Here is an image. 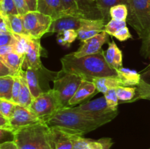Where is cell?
Segmentation results:
<instances>
[{"label": "cell", "mask_w": 150, "mask_h": 149, "mask_svg": "<svg viewBox=\"0 0 150 149\" xmlns=\"http://www.w3.org/2000/svg\"><path fill=\"white\" fill-rule=\"evenodd\" d=\"M16 42V37L11 32H0V46H13Z\"/></svg>", "instance_id": "37"}, {"label": "cell", "mask_w": 150, "mask_h": 149, "mask_svg": "<svg viewBox=\"0 0 150 149\" xmlns=\"http://www.w3.org/2000/svg\"><path fill=\"white\" fill-rule=\"evenodd\" d=\"M136 87L120 86L117 88V93L119 100L122 102H130L134 99L136 93Z\"/></svg>", "instance_id": "31"}, {"label": "cell", "mask_w": 150, "mask_h": 149, "mask_svg": "<svg viewBox=\"0 0 150 149\" xmlns=\"http://www.w3.org/2000/svg\"><path fill=\"white\" fill-rule=\"evenodd\" d=\"M126 22L127 21H120V20L111 19L109 22H108L105 24L104 31L109 35H111V36H114V34L116 32H117L119 30L122 29V28L127 26H126V24H127Z\"/></svg>", "instance_id": "33"}, {"label": "cell", "mask_w": 150, "mask_h": 149, "mask_svg": "<svg viewBox=\"0 0 150 149\" xmlns=\"http://www.w3.org/2000/svg\"><path fill=\"white\" fill-rule=\"evenodd\" d=\"M73 149H110L113 145L111 138L105 137L99 140L84 138L81 135L70 134Z\"/></svg>", "instance_id": "12"}, {"label": "cell", "mask_w": 150, "mask_h": 149, "mask_svg": "<svg viewBox=\"0 0 150 149\" xmlns=\"http://www.w3.org/2000/svg\"><path fill=\"white\" fill-rule=\"evenodd\" d=\"M37 11L50 16L53 20L67 15L61 0H38Z\"/></svg>", "instance_id": "16"}, {"label": "cell", "mask_w": 150, "mask_h": 149, "mask_svg": "<svg viewBox=\"0 0 150 149\" xmlns=\"http://www.w3.org/2000/svg\"><path fill=\"white\" fill-rule=\"evenodd\" d=\"M95 1L103 19L106 23L111 19L109 13L111 7L117 4H126L127 3L126 0H96Z\"/></svg>", "instance_id": "25"}, {"label": "cell", "mask_w": 150, "mask_h": 149, "mask_svg": "<svg viewBox=\"0 0 150 149\" xmlns=\"http://www.w3.org/2000/svg\"><path fill=\"white\" fill-rule=\"evenodd\" d=\"M43 52H45V51L41 46L40 39H32L30 37L29 48L25 55L23 67H26V69L32 68L38 71L46 70L42 65L40 59Z\"/></svg>", "instance_id": "10"}, {"label": "cell", "mask_w": 150, "mask_h": 149, "mask_svg": "<svg viewBox=\"0 0 150 149\" xmlns=\"http://www.w3.org/2000/svg\"><path fill=\"white\" fill-rule=\"evenodd\" d=\"M105 58L108 64L115 70L122 67V53L114 41L108 42V48L105 51Z\"/></svg>", "instance_id": "21"}, {"label": "cell", "mask_w": 150, "mask_h": 149, "mask_svg": "<svg viewBox=\"0 0 150 149\" xmlns=\"http://www.w3.org/2000/svg\"><path fill=\"white\" fill-rule=\"evenodd\" d=\"M22 16L25 30L32 39H40L45 34L48 33L54 20L51 17L38 11H29Z\"/></svg>", "instance_id": "7"}, {"label": "cell", "mask_w": 150, "mask_h": 149, "mask_svg": "<svg viewBox=\"0 0 150 149\" xmlns=\"http://www.w3.org/2000/svg\"><path fill=\"white\" fill-rule=\"evenodd\" d=\"M30 11H37L38 10V0H25Z\"/></svg>", "instance_id": "43"}, {"label": "cell", "mask_w": 150, "mask_h": 149, "mask_svg": "<svg viewBox=\"0 0 150 149\" xmlns=\"http://www.w3.org/2000/svg\"><path fill=\"white\" fill-rule=\"evenodd\" d=\"M49 127L45 122L20 129L13 133L18 149H52L48 139Z\"/></svg>", "instance_id": "4"}, {"label": "cell", "mask_w": 150, "mask_h": 149, "mask_svg": "<svg viewBox=\"0 0 150 149\" xmlns=\"http://www.w3.org/2000/svg\"><path fill=\"white\" fill-rule=\"evenodd\" d=\"M14 77L7 75L0 77V98L12 101Z\"/></svg>", "instance_id": "26"}, {"label": "cell", "mask_w": 150, "mask_h": 149, "mask_svg": "<svg viewBox=\"0 0 150 149\" xmlns=\"http://www.w3.org/2000/svg\"><path fill=\"white\" fill-rule=\"evenodd\" d=\"M83 79L81 76L62 70L57 72L53 89L57 91L63 108L69 107V102L80 86Z\"/></svg>", "instance_id": "6"}, {"label": "cell", "mask_w": 150, "mask_h": 149, "mask_svg": "<svg viewBox=\"0 0 150 149\" xmlns=\"http://www.w3.org/2000/svg\"><path fill=\"white\" fill-rule=\"evenodd\" d=\"M16 105L17 104L13 101L0 98V114L10 119L14 113Z\"/></svg>", "instance_id": "32"}, {"label": "cell", "mask_w": 150, "mask_h": 149, "mask_svg": "<svg viewBox=\"0 0 150 149\" xmlns=\"http://www.w3.org/2000/svg\"><path fill=\"white\" fill-rule=\"evenodd\" d=\"M73 108L75 110L83 112L94 118H104L108 117L115 118L118 115V110L108 107L104 96Z\"/></svg>", "instance_id": "8"}, {"label": "cell", "mask_w": 150, "mask_h": 149, "mask_svg": "<svg viewBox=\"0 0 150 149\" xmlns=\"http://www.w3.org/2000/svg\"><path fill=\"white\" fill-rule=\"evenodd\" d=\"M78 9L83 16L86 19H103L100 12L97 7L96 1L94 0H76Z\"/></svg>", "instance_id": "18"}, {"label": "cell", "mask_w": 150, "mask_h": 149, "mask_svg": "<svg viewBox=\"0 0 150 149\" xmlns=\"http://www.w3.org/2000/svg\"><path fill=\"white\" fill-rule=\"evenodd\" d=\"M61 1L64 10L67 15L83 18V16L81 15L79 9H78L76 0H61Z\"/></svg>", "instance_id": "35"}, {"label": "cell", "mask_w": 150, "mask_h": 149, "mask_svg": "<svg viewBox=\"0 0 150 149\" xmlns=\"http://www.w3.org/2000/svg\"><path fill=\"white\" fill-rule=\"evenodd\" d=\"M98 92L104 93L110 89H117L120 86H126L124 82L118 77H96L92 80Z\"/></svg>", "instance_id": "20"}, {"label": "cell", "mask_w": 150, "mask_h": 149, "mask_svg": "<svg viewBox=\"0 0 150 149\" xmlns=\"http://www.w3.org/2000/svg\"><path fill=\"white\" fill-rule=\"evenodd\" d=\"M127 21L142 39V51H150V0H126Z\"/></svg>", "instance_id": "3"}, {"label": "cell", "mask_w": 150, "mask_h": 149, "mask_svg": "<svg viewBox=\"0 0 150 149\" xmlns=\"http://www.w3.org/2000/svg\"><path fill=\"white\" fill-rule=\"evenodd\" d=\"M13 1L17 7L18 14L21 15H24L25 14L30 11L25 0H13Z\"/></svg>", "instance_id": "40"}, {"label": "cell", "mask_w": 150, "mask_h": 149, "mask_svg": "<svg viewBox=\"0 0 150 149\" xmlns=\"http://www.w3.org/2000/svg\"><path fill=\"white\" fill-rule=\"evenodd\" d=\"M0 149H18L17 145L13 140L6 141L0 144Z\"/></svg>", "instance_id": "42"}, {"label": "cell", "mask_w": 150, "mask_h": 149, "mask_svg": "<svg viewBox=\"0 0 150 149\" xmlns=\"http://www.w3.org/2000/svg\"><path fill=\"white\" fill-rule=\"evenodd\" d=\"M109 13L111 19L120 21H127L128 8L126 4H117L111 7Z\"/></svg>", "instance_id": "29"}, {"label": "cell", "mask_w": 150, "mask_h": 149, "mask_svg": "<svg viewBox=\"0 0 150 149\" xmlns=\"http://www.w3.org/2000/svg\"><path fill=\"white\" fill-rule=\"evenodd\" d=\"M94 1H96V0H94Z\"/></svg>", "instance_id": "48"}, {"label": "cell", "mask_w": 150, "mask_h": 149, "mask_svg": "<svg viewBox=\"0 0 150 149\" xmlns=\"http://www.w3.org/2000/svg\"><path fill=\"white\" fill-rule=\"evenodd\" d=\"M62 108L58 93L54 89H51L35 98L29 110L37 117L45 121L46 118Z\"/></svg>", "instance_id": "5"}, {"label": "cell", "mask_w": 150, "mask_h": 149, "mask_svg": "<svg viewBox=\"0 0 150 149\" xmlns=\"http://www.w3.org/2000/svg\"><path fill=\"white\" fill-rule=\"evenodd\" d=\"M7 16H8L9 23H10L12 33L14 34L29 37L26 30H25L23 16L21 15H10Z\"/></svg>", "instance_id": "27"}, {"label": "cell", "mask_w": 150, "mask_h": 149, "mask_svg": "<svg viewBox=\"0 0 150 149\" xmlns=\"http://www.w3.org/2000/svg\"><path fill=\"white\" fill-rule=\"evenodd\" d=\"M42 70H35L32 68H26V78L28 86L33 98H37L44 91L40 85V72Z\"/></svg>", "instance_id": "22"}, {"label": "cell", "mask_w": 150, "mask_h": 149, "mask_svg": "<svg viewBox=\"0 0 150 149\" xmlns=\"http://www.w3.org/2000/svg\"><path fill=\"white\" fill-rule=\"evenodd\" d=\"M10 121L14 132L23 127L39 124L44 121L43 120L40 119L35 114L32 113L29 108H25L18 104L16 107L14 113Z\"/></svg>", "instance_id": "9"}, {"label": "cell", "mask_w": 150, "mask_h": 149, "mask_svg": "<svg viewBox=\"0 0 150 149\" xmlns=\"http://www.w3.org/2000/svg\"><path fill=\"white\" fill-rule=\"evenodd\" d=\"M2 1V0H0V1Z\"/></svg>", "instance_id": "47"}, {"label": "cell", "mask_w": 150, "mask_h": 149, "mask_svg": "<svg viewBox=\"0 0 150 149\" xmlns=\"http://www.w3.org/2000/svg\"><path fill=\"white\" fill-rule=\"evenodd\" d=\"M113 119L112 117L94 118L83 112L75 110L73 108L66 107L46 118L45 122L48 127H59L70 134L83 136Z\"/></svg>", "instance_id": "2"}, {"label": "cell", "mask_w": 150, "mask_h": 149, "mask_svg": "<svg viewBox=\"0 0 150 149\" xmlns=\"http://www.w3.org/2000/svg\"><path fill=\"white\" fill-rule=\"evenodd\" d=\"M17 75L19 76L21 83V89L20 96H19L18 101V105L29 108L32 104V101H33L34 98L31 93L29 86H28L26 78V72L23 69V70H21L20 72Z\"/></svg>", "instance_id": "23"}, {"label": "cell", "mask_w": 150, "mask_h": 149, "mask_svg": "<svg viewBox=\"0 0 150 149\" xmlns=\"http://www.w3.org/2000/svg\"><path fill=\"white\" fill-rule=\"evenodd\" d=\"M61 63L63 72L78 74L88 81H92L96 77L118 76L117 70L107 62L103 50L81 58L74 56L71 53L63 56Z\"/></svg>", "instance_id": "1"}, {"label": "cell", "mask_w": 150, "mask_h": 149, "mask_svg": "<svg viewBox=\"0 0 150 149\" xmlns=\"http://www.w3.org/2000/svg\"><path fill=\"white\" fill-rule=\"evenodd\" d=\"M25 56L16 52H11L4 56H0V61L5 64L10 71V75L16 76L23 70Z\"/></svg>", "instance_id": "17"}, {"label": "cell", "mask_w": 150, "mask_h": 149, "mask_svg": "<svg viewBox=\"0 0 150 149\" xmlns=\"http://www.w3.org/2000/svg\"><path fill=\"white\" fill-rule=\"evenodd\" d=\"M14 52V49L12 45H7V46H0V56H4L9 53Z\"/></svg>", "instance_id": "45"}, {"label": "cell", "mask_w": 150, "mask_h": 149, "mask_svg": "<svg viewBox=\"0 0 150 149\" xmlns=\"http://www.w3.org/2000/svg\"><path fill=\"white\" fill-rule=\"evenodd\" d=\"M48 139L52 149H73L70 133L56 127H49Z\"/></svg>", "instance_id": "13"}, {"label": "cell", "mask_w": 150, "mask_h": 149, "mask_svg": "<svg viewBox=\"0 0 150 149\" xmlns=\"http://www.w3.org/2000/svg\"><path fill=\"white\" fill-rule=\"evenodd\" d=\"M15 37H16V42L13 45L14 52L21 56H25L29 48L30 37L18 34H15Z\"/></svg>", "instance_id": "30"}, {"label": "cell", "mask_w": 150, "mask_h": 149, "mask_svg": "<svg viewBox=\"0 0 150 149\" xmlns=\"http://www.w3.org/2000/svg\"><path fill=\"white\" fill-rule=\"evenodd\" d=\"M0 129L6 130V131H9L12 133L14 132V130L12 127L10 119L4 117V115H1V114H0Z\"/></svg>", "instance_id": "41"}, {"label": "cell", "mask_w": 150, "mask_h": 149, "mask_svg": "<svg viewBox=\"0 0 150 149\" xmlns=\"http://www.w3.org/2000/svg\"><path fill=\"white\" fill-rule=\"evenodd\" d=\"M13 77H14V84H13V93H12V101L18 104L21 93V83L20 77L18 75L13 76Z\"/></svg>", "instance_id": "38"}, {"label": "cell", "mask_w": 150, "mask_h": 149, "mask_svg": "<svg viewBox=\"0 0 150 149\" xmlns=\"http://www.w3.org/2000/svg\"><path fill=\"white\" fill-rule=\"evenodd\" d=\"M149 44H150V35H149Z\"/></svg>", "instance_id": "46"}, {"label": "cell", "mask_w": 150, "mask_h": 149, "mask_svg": "<svg viewBox=\"0 0 150 149\" xmlns=\"http://www.w3.org/2000/svg\"><path fill=\"white\" fill-rule=\"evenodd\" d=\"M0 13L7 15H19L13 0H2L0 1Z\"/></svg>", "instance_id": "34"}, {"label": "cell", "mask_w": 150, "mask_h": 149, "mask_svg": "<svg viewBox=\"0 0 150 149\" xmlns=\"http://www.w3.org/2000/svg\"><path fill=\"white\" fill-rule=\"evenodd\" d=\"M78 38V33L76 30L69 29L64 30L57 34V42L62 46H70L72 42Z\"/></svg>", "instance_id": "28"}, {"label": "cell", "mask_w": 150, "mask_h": 149, "mask_svg": "<svg viewBox=\"0 0 150 149\" xmlns=\"http://www.w3.org/2000/svg\"><path fill=\"white\" fill-rule=\"evenodd\" d=\"M86 19L79 16L67 15L53 20L48 33H59L69 29L77 31L83 26Z\"/></svg>", "instance_id": "14"}, {"label": "cell", "mask_w": 150, "mask_h": 149, "mask_svg": "<svg viewBox=\"0 0 150 149\" xmlns=\"http://www.w3.org/2000/svg\"><path fill=\"white\" fill-rule=\"evenodd\" d=\"M117 72L118 77L124 82L126 86L139 85L142 80L141 74L131 69L122 67L117 70Z\"/></svg>", "instance_id": "24"}, {"label": "cell", "mask_w": 150, "mask_h": 149, "mask_svg": "<svg viewBox=\"0 0 150 149\" xmlns=\"http://www.w3.org/2000/svg\"><path fill=\"white\" fill-rule=\"evenodd\" d=\"M10 75V71L8 67L0 61V77Z\"/></svg>", "instance_id": "44"}, {"label": "cell", "mask_w": 150, "mask_h": 149, "mask_svg": "<svg viewBox=\"0 0 150 149\" xmlns=\"http://www.w3.org/2000/svg\"><path fill=\"white\" fill-rule=\"evenodd\" d=\"M108 34L105 31L98 34L96 36L90 38L89 39L83 41L81 46L77 51L73 53V56L77 58L86 56L92 55L100 52L102 50V46L108 42L109 37Z\"/></svg>", "instance_id": "11"}, {"label": "cell", "mask_w": 150, "mask_h": 149, "mask_svg": "<svg viewBox=\"0 0 150 149\" xmlns=\"http://www.w3.org/2000/svg\"><path fill=\"white\" fill-rule=\"evenodd\" d=\"M105 23L103 19H86L83 26L77 30L78 39L81 42L89 39L104 31Z\"/></svg>", "instance_id": "15"}, {"label": "cell", "mask_w": 150, "mask_h": 149, "mask_svg": "<svg viewBox=\"0 0 150 149\" xmlns=\"http://www.w3.org/2000/svg\"><path fill=\"white\" fill-rule=\"evenodd\" d=\"M149 149H150V148H149Z\"/></svg>", "instance_id": "49"}, {"label": "cell", "mask_w": 150, "mask_h": 149, "mask_svg": "<svg viewBox=\"0 0 150 149\" xmlns=\"http://www.w3.org/2000/svg\"><path fill=\"white\" fill-rule=\"evenodd\" d=\"M114 37H115L117 39H119L121 42L126 41L127 39L132 38V35L130 34V31H129L128 28L127 26L122 28V29L119 30L117 32H116L114 34Z\"/></svg>", "instance_id": "39"}, {"label": "cell", "mask_w": 150, "mask_h": 149, "mask_svg": "<svg viewBox=\"0 0 150 149\" xmlns=\"http://www.w3.org/2000/svg\"><path fill=\"white\" fill-rule=\"evenodd\" d=\"M96 91L97 88L93 82L83 80L79 89L73 95V98L70 99L69 102V107L80 103L81 102L94 94Z\"/></svg>", "instance_id": "19"}, {"label": "cell", "mask_w": 150, "mask_h": 149, "mask_svg": "<svg viewBox=\"0 0 150 149\" xmlns=\"http://www.w3.org/2000/svg\"><path fill=\"white\" fill-rule=\"evenodd\" d=\"M104 96H105L106 102L108 103V105L109 108H112V109L118 110L117 108H118L119 105V99L117 96V89H110L104 93Z\"/></svg>", "instance_id": "36"}]
</instances>
